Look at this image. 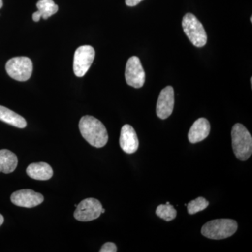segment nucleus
<instances>
[{"instance_id": "obj_1", "label": "nucleus", "mask_w": 252, "mask_h": 252, "mask_svg": "<svg viewBox=\"0 0 252 252\" xmlns=\"http://www.w3.org/2000/svg\"><path fill=\"white\" fill-rule=\"evenodd\" d=\"M79 127L82 137L93 147L102 148L108 142V132L105 126L92 116L81 118Z\"/></svg>"}, {"instance_id": "obj_2", "label": "nucleus", "mask_w": 252, "mask_h": 252, "mask_svg": "<svg viewBox=\"0 0 252 252\" xmlns=\"http://www.w3.org/2000/svg\"><path fill=\"white\" fill-rule=\"evenodd\" d=\"M232 147L238 160L245 161L252 153V137L248 129L241 124L233 126L231 131Z\"/></svg>"}, {"instance_id": "obj_3", "label": "nucleus", "mask_w": 252, "mask_h": 252, "mask_svg": "<svg viewBox=\"0 0 252 252\" xmlns=\"http://www.w3.org/2000/svg\"><path fill=\"white\" fill-rule=\"evenodd\" d=\"M238 223L229 219H220L207 222L202 227L201 233L205 238L212 240H223L235 234Z\"/></svg>"}, {"instance_id": "obj_4", "label": "nucleus", "mask_w": 252, "mask_h": 252, "mask_svg": "<svg viewBox=\"0 0 252 252\" xmlns=\"http://www.w3.org/2000/svg\"><path fill=\"white\" fill-rule=\"evenodd\" d=\"M182 28L190 42L196 47H203L207 44V36L203 24L193 14L188 13L182 20Z\"/></svg>"}, {"instance_id": "obj_5", "label": "nucleus", "mask_w": 252, "mask_h": 252, "mask_svg": "<svg viewBox=\"0 0 252 252\" xmlns=\"http://www.w3.org/2000/svg\"><path fill=\"white\" fill-rule=\"evenodd\" d=\"M32 62L28 57H15L6 64V71L10 77L18 81H26L32 74Z\"/></svg>"}, {"instance_id": "obj_6", "label": "nucleus", "mask_w": 252, "mask_h": 252, "mask_svg": "<svg viewBox=\"0 0 252 252\" xmlns=\"http://www.w3.org/2000/svg\"><path fill=\"white\" fill-rule=\"evenodd\" d=\"M94 49L91 46H79L76 50L74 56L73 69L77 77H82L85 75L94 62Z\"/></svg>"}, {"instance_id": "obj_7", "label": "nucleus", "mask_w": 252, "mask_h": 252, "mask_svg": "<svg viewBox=\"0 0 252 252\" xmlns=\"http://www.w3.org/2000/svg\"><path fill=\"white\" fill-rule=\"evenodd\" d=\"M102 205L98 200L89 198L78 204L74 217L79 221H91L97 220L102 214Z\"/></svg>"}, {"instance_id": "obj_8", "label": "nucleus", "mask_w": 252, "mask_h": 252, "mask_svg": "<svg viewBox=\"0 0 252 252\" xmlns=\"http://www.w3.org/2000/svg\"><path fill=\"white\" fill-rule=\"evenodd\" d=\"M125 77L129 86L140 89L145 82V72L140 59L132 56L126 63Z\"/></svg>"}, {"instance_id": "obj_9", "label": "nucleus", "mask_w": 252, "mask_h": 252, "mask_svg": "<svg viewBox=\"0 0 252 252\" xmlns=\"http://www.w3.org/2000/svg\"><path fill=\"white\" fill-rule=\"evenodd\" d=\"M44 196L31 189H23L12 193L11 203L18 207L32 208L44 202Z\"/></svg>"}, {"instance_id": "obj_10", "label": "nucleus", "mask_w": 252, "mask_h": 252, "mask_svg": "<svg viewBox=\"0 0 252 252\" xmlns=\"http://www.w3.org/2000/svg\"><path fill=\"white\" fill-rule=\"evenodd\" d=\"M175 105V91L171 86L162 89L157 104V114L160 119H166L172 114Z\"/></svg>"}, {"instance_id": "obj_11", "label": "nucleus", "mask_w": 252, "mask_h": 252, "mask_svg": "<svg viewBox=\"0 0 252 252\" xmlns=\"http://www.w3.org/2000/svg\"><path fill=\"white\" fill-rule=\"evenodd\" d=\"M119 144L125 153L132 154L137 152L139 147V140L135 129L128 124L123 126L121 130Z\"/></svg>"}, {"instance_id": "obj_12", "label": "nucleus", "mask_w": 252, "mask_h": 252, "mask_svg": "<svg viewBox=\"0 0 252 252\" xmlns=\"http://www.w3.org/2000/svg\"><path fill=\"white\" fill-rule=\"evenodd\" d=\"M210 122L205 118L195 121L189 130L188 138L192 144L198 143L206 139L210 132Z\"/></svg>"}, {"instance_id": "obj_13", "label": "nucleus", "mask_w": 252, "mask_h": 252, "mask_svg": "<svg viewBox=\"0 0 252 252\" xmlns=\"http://www.w3.org/2000/svg\"><path fill=\"white\" fill-rule=\"evenodd\" d=\"M27 175L36 180H49L54 175L52 167L46 162H34L28 165L26 170Z\"/></svg>"}, {"instance_id": "obj_14", "label": "nucleus", "mask_w": 252, "mask_h": 252, "mask_svg": "<svg viewBox=\"0 0 252 252\" xmlns=\"http://www.w3.org/2000/svg\"><path fill=\"white\" fill-rule=\"evenodd\" d=\"M0 121L18 128H25L27 122L24 118L11 109L0 105Z\"/></svg>"}, {"instance_id": "obj_15", "label": "nucleus", "mask_w": 252, "mask_h": 252, "mask_svg": "<svg viewBox=\"0 0 252 252\" xmlns=\"http://www.w3.org/2000/svg\"><path fill=\"white\" fill-rule=\"evenodd\" d=\"M18 165V158L16 154L8 149L0 150V172L11 173Z\"/></svg>"}, {"instance_id": "obj_16", "label": "nucleus", "mask_w": 252, "mask_h": 252, "mask_svg": "<svg viewBox=\"0 0 252 252\" xmlns=\"http://www.w3.org/2000/svg\"><path fill=\"white\" fill-rule=\"evenodd\" d=\"M36 7L41 18L45 20L59 11V6L55 4L54 0H39L36 3Z\"/></svg>"}, {"instance_id": "obj_17", "label": "nucleus", "mask_w": 252, "mask_h": 252, "mask_svg": "<svg viewBox=\"0 0 252 252\" xmlns=\"http://www.w3.org/2000/svg\"><path fill=\"white\" fill-rule=\"evenodd\" d=\"M156 214L158 217L162 220L166 221H170L175 220L177 217V212L172 205L166 204V205H158L156 210Z\"/></svg>"}, {"instance_id": "obj_18", "label": "nucleus", "mask_w": 252, "mask_h": 252, "mask_svg": "<svg viewBox=\"0 0 252 252\" xmlns=\"http://www.w3.org/2000/svg\"><path fill=\"white\" fill-rule=\"evenodd\" d=\"M209 201L203 197H198L195 200H191L188 204L187 206V210L189 215H195L199 212L203 211L208 207Z\"/></svg>"}, {"instance_id": "obj_19", "label": "nucleus", "mask_w": 252, "mask_h": 252, "mask_svg": "<svg viewBox=\"0 0 252 252\" xmlns=\"http://www.w3.org/2000/svg\"><path fill=\"white\" fill-rule=\"evenodd\" d=\"M100 252H117V248L115 244L113 243H106L101 248Z\"/></svg>"}, {"instance_id": "obj_20", "label": "nucleus", "mask_w": 252, "mask_h": 252, "mask_svg": "<svg viewBox=\"0 0 252 252\" xmlns=\"http://www.w3.org/2000/svg\"><path fill=\"white\" fill-rule=\"evenodd\" d=\"M142 1L143 0H126V4L128 6H135L140 4Z\"/></svg>"}, {"instance_id": "obj_21", "label": "nucleus", "mask_w": 252, "mask_h": 252, "mask_svg": "<svg viewBox=\"0 0 252 252\" xmlns=\"http://www.w3.org/2000/svg\"><path fill=\"white\" fill-rule=\"evenodd\" d=\"M41 15L39 14L38 11H36V12H34V14H32V19L34 22H38V21H39V20L41 19Z\"/></svg>"}, {"instance_id": "obj_22", "label": "nucleus", "mask_w": 252, "mask_h": 252, "mask_svg": "<svg viewBox=\"0 0 252 252\" xmlns=\"http://www.w3.org/2000/svg\"><path fill=\"white\" fill-rule=\"evenodd\" d=\"M4 217H3L2 215L0 214V226L3 224V223H4Z\"/></svg>"}, {"instance_id": "obj_23", "label": "nucleus", "mask_w": 252, "mask_h": 252, "mask_svg": "<svg viewBox=\"0 0 252 252\" xmlns=\"http://www.w3.org/2000/svg\"><path fill=\"white\" fill-rule=\"evenodd\" d=\"M3 6V1L2 0H0V9H1Z\"/></svg>"}, {"instance_id": "obj_24", "label": "nucleus", "mask_w": 252, "mask_h": 252, "mask_svg": "<svg viewBox=\"0 0 252 252\" xmlns=\"http://www.w3.org/2000/svg\"><path fill=\"white\" fill-rule=\"evenodd\" d=\"M104 212H105V210H104V208H102V214L104 213Z\"/></svg>"}, {"instance_id": "obj_25", "label": "nucleus", "mask_w": 252, "mask_h": 252, "mask_svg": "<svg viewBox=\"0 0 252 252\" xmlns=\"http://www.w3.org/2000/svg\"><path fill=\"white\" fill-rule=\"evenodd\" d=\"M250 21H251V23H252V17L251 16V18H250Z\"/></svg>"}]
</instances>
